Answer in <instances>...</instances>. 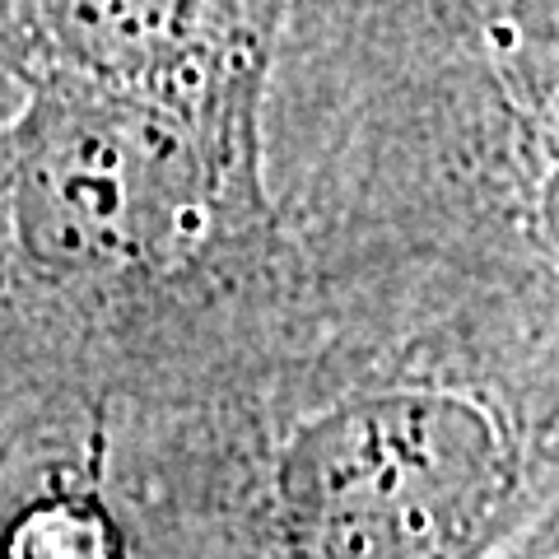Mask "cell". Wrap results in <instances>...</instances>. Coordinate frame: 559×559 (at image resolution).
I'll return each mask as SVG.
<instances>
[{
	"label": "cell",
	"instance_id": "cell-6",
	"mask_svg": "<svg viewBox=\"0 0 559 559\" xmlns=\"http://www.w3.org/2000/svg\"><path fill=\"white\" fill-rule=\"evenodd\" d=\"M14 94H20V84H14V75L5 70V61H0V121H5V112H10Z\"/></svg>",
	"mask_w": 559,
	"mask_h": 559
},
{
	"label": "cell",
	"instance_id": "cell-5",
	"mask_svg": "<svg viewBox=\"0 0 559 559\" xmlns=\"http://www.w3.org/2000/svg\"><path fill=\"white\" fill-rule=\"evenodd\" d=\"M43 485L10 509L0 559H135L98 480L75 457L43 462Z\"/></svg>",
	"mask_w": 559,
	"mask_h": 559
},
{
	"label": "cell",
	"instance_id": "cell-1",
	"mask_svg": "<svg viewBox=\"0 0 559 559\" xmlns=\"http://www.w3.org/2000/svg\"><path fill=\"white\" fill-rule=\"evenodd\" d=\"M66 457L135 559H559V299L299 266Z\"/></svg>",
	"mask_w": 559,
	"mask_h": 559
},
{
	"label": "cell",
	"instance_id": "cell-4",
	"mask_svg": "<svg viewBox=\"0 0 559 559\" xmlns=\"http://www.w3.org/2000/svg\"><path fill=\"white\" fill-rule=\"evenodd\" d=\"M285 0H0V61L201 117H261Z\"/></svg>",
	"mask_w": 559,
	"mask_h": 559
},
{
	"label": "cell",
	"instance_id": "cell-3",
	"mask_svg": "<svg viewBox=\"0 0 559 559\" xmlns=\"http://www.w3.org/2000/svg\"><path fill=\"white\" fill-rule=\"evenodd\" d=\"M261 178L304 275L559 294L555 0H285Z\"/></svg>",
	"mask_w": 559,
	"mask_h": 559
},
{
	"label": "cell",
	"instance_id": "cell-2",
	"mask_svg": "<svg viewBox=\"0 0 559 559\" xmlns=\"http://www.w3.org/2000/svg\"><path fill=\"white\" fill-rule=\"evenodd\" d=\"M294 280L261 117L20 80L0 121V471L75 452L266 322Z\"/></svg>",
	"mask_w": 559,
	"mask_h": 559
}]
</instances>
